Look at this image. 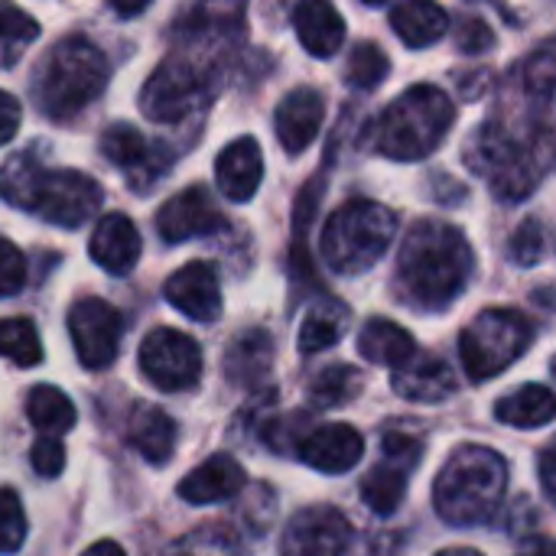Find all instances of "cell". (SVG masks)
Returning a JSON list of instances; mask_svg holds the SVG:
<instances>
[{
	"label": "cell",
	"mask_w": 556,
	"mask_h": 556,
	"mask_svg": "<svg viewBox=\"0 0 556 556\" xmlns=\"http://www.w3.org/2000/svg\"><path fill=\"white\" fill-rule=\"evenodd\" d=\"M518 556H556V541H531Z\"/></svg>",
	"instance_id": "43"
},
{
	"label": "cell",
	"mask_w": 556,
	"mask_h": 556,
	"mask_svg": "<svg viewBox=\"0 0 556 556\" xmlns=\"http://www.w3.org/2000/svg\"><path fill=\"white\" fill-rule=\"evenodd\" d=\"M352 547V528L332 505L303 508L283 531V556H345Z\"/></svg>",
	"instance_id": "13"
},
{
	"label": "cell",
	"mask_w": 556,
	"mask_h": 556,
	"mask_svg": "<svg viewBox=\"0 0 556 556\" xmlns=\"http://www.w3.org/2000/svg\"><path fill=\"white\" fill-rule=\"evenodd\" d=\"M108 85V59L85 36H65L42 59L33 94L46 117L68 121L81 114Z\"/></svg>",
	"instance_id": "5"
},
{
	"label": "cell",
	"mask_w": 556,
	"mask_h": 556,
	"mask_svg": "<svg viewBox=\"0 0 556 556\" xmlns=\"http://www.w3.org/2000/svg\"><path fill=\"white\" fill-rule=\"evenodd\" d=\"M127 443L153 466H163L176 453V420L153 404H134L127 417Z\"/></svg>",
	"instance_id": "22"
},
{
	"label": "cell",
	"mask_w": 556,
	"mask_h": 556,
	"mask_svg": "<svg viewBox=\"0 0 556 556\" xmlns=\"http://www.w3.org/2000/svg\"><path fill=\"white\" fill-rule=\"evenodd\" d=\"M0 195L59 228H78L98 215L104 192L101 186L78 169H49L29 153H16L0 169Z\"/></svg>",
	"instance_id": "1"
},
{
	"label": "cell",
	"mask_w": 556,
	"mask_h": 556,
	"mask_svg": "<svg viewBox=\"0 0 556 556\" xmlns=\"http://www.w3.org/2000/svg\"><path fill=\"white\" fill-rule=\"evenodd\" d=\"M222 228H225V215L215 208V199L208 195L205 186L182 189L156 215V231L166 244H182L189 238L215 235Z\"/></svg>",
	"instance_id": "14"
},
{
	"label": "cell",
	"mask_w": 556,
	"mask_h": 556,
	"mask_svg": "<svg viewBox=\"0 0 556 556\" xmlns=\"http://www.w3.org/2000/svg\"><path fill=\"white\" fill-rule=\"evenodd\" d=\"M525 88L531 94V101L556 108V55L554 52H541L525 65Z\"/></svg>",
	"instance_id": "35"
},
{
	"label": "cell",
	"mask_w": 556,
	"mask_h": 556,
	"mask_svg": "<svg viewBox=\"0 0 556 556\" xmlns=\"http://www.w3.org/2000/svg\"><path fill=\"white\" fill-rule=\"evenodd\" d=\"M29 463H33V469H36L39 479H59L62 469H65V450H62L59 440L42 437V440H36L33 450H29Z\"/></svg>",
	"instance_id": "39"
},
{
	"label": "cell",
	"mask_w": 556,
	"mask_h": 556,
	"mask_svg": "<svg viewBox=\"0 0 556 556\" xmlns=\"http://www.w3.org/2000/svg\"><path fill=\"white\" fill-rule=\"evenodd\" d=\"M381 450H384L381 466H375L362 479V498L375 515L388 518L404 502L407 479H410V472L417 469V463L424 456V443L417 437H407V433H388Z\"/></svg>",
	"instance_id": "11"
},
{
	"label": "cell",
	"mask_w": 556,
	"mask_h": 556,
	"mask_svg": "<svg viewBox=\"0 0 556 556\" xmlns=\"http://www.w3.org/2000/svg\"><path fill=\"white\" fill-rule=\"evenodd\" d=\"M215 179L231 202H248L264 179V156L257 140L254 137L231 140L215 160Z\"/></svg>",
	"instance_id": "20"
},
{
	"label": "cell",
	"mask_w": 556,
	"mask_h": 556,
	"mask_svg": "<svg viewBox=\"0 0 556 556\" xmlns=\"http://www.w3.org/2000/svg\"><path fill=\"white\" fill-rule=\"evenodd\" d=\"M20 121H23V108H20V101H16L10 91H3V88H0V147H3V143H10V140L16 137Z\"/></svg>",
	"instance_id": "41"
},
{
	"label": "cell",
	"mask_w": 556,
	"mask_h": 556,
	"mask_svg": "<svg viewBox=\"0 0 556 556\" xmlns=\"http://www.w3.org/2000/svg\"><path fill=\"white\" fill-rule=\"evenodd\" d=\"M508 489V466L498 453L485 446L456 450L433 485V505L446 525H482L489 521Z\"/></svg>",
	"instance_id": "4"
},
{
	"label": "cell",
	"mask_w": 556,
	"mask_h": 556,
	"mask_svg": "<svg viewBox=\"0 0 556 556\" xmlns=\"http://www.w3.org/2000/svg\"><path fill=\"white\" fill-rule=\"evenodd\" d=\"M401 287L427 309L453 303L472 277V248L446 222H417L401 244Z\"/></svg>",
	"instance_id": "2"
},
{
	"label": "cell",
	"mask_w": 556,
	"mask_h": 556,
	"mask_svg": "<svg viewBox=\"0 0 556 556\" xmlns=\"http://www.w3.org/2000/svg\"><path fill=\"white\" fill-rule=\"evenodd\" d=\"M0 358L20 368H36L42 362V342L29 319H0Z\"/></svg>",
	"instance_id": "33"
},
{
	"label": "cell",
	"mask_w": 556,
	"mask_h": 556,
	"mask_svg": "<svg viewBox=\"0 0 556 556\" xmlns=\"http://www.w3.org/2000/svg\"><path fill=\"white\" fill-rule=\"evenodd\" d=\"M391 26L410 49H424V46H433L446 36L450 16L437 3L410 0V3H401L391 10Z\"/></svg>",
	"instance_id": "26"
},
{
	"label": "cell",
	"mask_w": 556,
	"mask_h": 556,
	"mask_svg": "<svg viewBox=\"0 0 556 556\" xmlns=\"http://www.w3.org/2000/svg\"><path fill=\"white\" fill-rule=\"evenodd\" d=\"M140 371L160 391H189L202 378V352L186 332L160 326L140 345Z\"/></svg>",
	"instance_id": "9"
},
{
	"label": "cell",
	"mask_w": 556,
	"mask_h": 556,
	"mask_svg": "<svg viewBox=\"0 0 556 556\" xmlns=\"http://www.w3.org/2000/svg\"><path fill=\"white\" fill-rule=\"evenodd\" d=\"M391 72V62L384 55L381 46L375 42H358L349 55V68H345V81L358 91H371L384 81V75Z\"/></svg>",
	"instance_id": "34"
},
{
	"label": "cell",
	"mask_w": 556,
	"mask_h": 556,
	"mask_svg": "<svg viewBox=\"0 0 556 556\" xmlns=\"http://www.w3.org/2000/svg\"><path fill=\"white\" fill-rule=\"evenodd\" d=\"M323 117H326V101L316 88H296L290 91L280 104H277V114H274V124H277V137L283 143L287 153H303L319 127H323Z\"/></svg>",
	"instance_id": "18"
},
{
	"label": "cell",
	"mask_w": 556,
	"mask_h": 556,
	"mask_svg": "<svg viewBox=\"0 0 556 556\" xmlns=\"http://www.w3.org/2000/svg\"><path fill=\"white\" fill-rule=\"evenodd\" d=\"M437 556H482L479 551H469V547H453V551H443V554Z\"/></svg>",
	"instance_id": "46"
},
{
	"label": "cell",
	"mask_w": 556,
	"mask_h": 556,
	"mask_svg": "<svg viewBox=\"0 0 556 556\" xmlns=\"http://www.w3.org/2000/svg\"><path fill=\"white\" fill-rule=\"evenodd\" d=\"M358 352L371 365H388V368H404L417 355V342L407 329H401L391 319H368L362 336H358Z\"/></svg>",
	"instance_id": "24"
},
{
	"label": "cell",
	"mask_w": 556,
	"mask_h": 556,
	"mask_svg": "<svg viewBox=\"0 0 556 556\" xmlns=\"http://www.w3.org/2000/svg\"><path fill=\"white\" fill-rule=\"evenodd\" d=\"M349 326V309L336 300L316 306L313 313H306L303 326H300V352L303 355H316L329 345H336L342 339Z\"/></svg>",
	"instance_id": "29"
},
{
	"label": "cell",
	"mask_w": 556,
	"mask_h": 556,
	"mask_svg": "<svg viewBox=\"0 0 556 556\" xmlns=\"http://www.w3.org/2000/svg\"><path fill=\"white\" fill-rule=\"evenodd\" d=\"M111 10H114V13H121V16H134V13L147 10V3H137V7H121V3H114Z\"/></svg>",
	"instance_id": "45"
},
{
	"label": "cell",
	"mask_w": 556,
	"mask_h": 556,
	"mask_svg": "<svg viewBox=\"0 0 556 556\" xmlns=\"http://www.w3.org/2000/svg\"><path fill=\"white\" fill-rule=\"evenodd\" d=\"M244 469L238 466L235 456L228 453H215L208 456L202 466H195L182 482H179V498L189 505H215V502H228L244 489Z\"/></svg>",
	"instance_id": "19"
},
{
	"label": "cell",
	"mask_w": 556,
	"mask_h": 556,
	"mask_svg": "<svg viewBox=\"0 0 556 556\" xmlns=\"http://www.w3.org/2000/svg\"><path fill=\"white\" fill-rule=\"evenodd\" d=\"M391 388L414 404H440L456 391L450 365L437 355H414L404 368L391 375Z\"/></svg>",
	"instance_id": "21"
},
{
	"label": "cell",
	"mask_w": 556,
	"mask_h": 556,
	"mask_svg": "<svg viewBox=\"0 0 556 556\" xmlns=\"http://www.w3.org/2000/svg\"><path fill=\"white\" fill-rule=\"evenodd\" d=\"M23 283H26V257L13 241L0 238V300L16 296Z\"/></svg>",
	"instance_id": "38"
},
{
	"label": "cell",
	"mask_w": 556,
	"mask_h": 556,
	"mask_svg": "<svg viewBox=\"0 0 556 556\" xmlns=\"http://www.w3.org/2000/svg\"><path fill=\"white\" fill-rule=\"evenodd\" d=\"M456 108L437 85H414L394 98L368 127L365 147L388 160H424L450 134Z\"/></svg>",
	"instance_id": "3"
},
{
	"label": "cell",
	"mask_w": 556,
	"mask_h": 556,
	"mask_svg": "<svg viewBox=\"0 0 556 556\" xmlns=\"http://www.w3.org/2000/svg\"><path fill=\"white\" fill-rule=\"evenodd\" d=\"M81 556H127L114 541H98L94 547H88Z\"/></svg>",
	"instance_id": "44"
},
{
	"label": "cell",
	"mask_w": 556,
	"mask_h": 556,
	"mask_svg": "<svg viewBox=\"0 0 556 556\" xmlns=\"http://www.w3.org/2000/svg\"><path fill=\"white\" fill-rule=\"evenodd\" d=\"M163 296L169 306H176L179 313H186L195 323H215L222 316V290H218V277L215 267L205 261H192L186 267H179L166 287Z\"/></svg>",
	"instance_id": "15"
},
{
	"label": "cell",
	"mask_w": 556,
	"mask_h": 556,
	"mask_svg": "<svg viewBox=\"0 0 556 556\" xmlns=\"http://www.w3.org/2000/svg\"><path fill=\"white\" fill-rule=\"evenodd\" d=\"M466 166L492 182V192L498 199L518 202L525 199L538 179V153L531 147H521L502 124L489 121L466 140Z\"/></svg>",
	"instance_id": "7"
},
{
	"label": "cell",
	"mask_w": 556,
	"mask_h": 556,
	"mask_svg": "<svg viewBox=\"0 0 556 556\" xmlns=\"http://www.w3.org/2000/svg\"><path fill=\"white\" fill-rule=\"evenodd\" d=\"M153 150L147 143V137L134 127V124H111L104 134H101V153L108 156V163H114L117 169L130 173L134 179L147 182L150 176L156 179V169H153Z\"/></svg>",
	"instance_id": "25"
},
{
	"label": "cell",
	"mask_w": 556,
	"mask_h": 556,
	"mask_svg": "<svg viewBox=\"0 0 556 556\" xmlns=\"http://www.w3.org/2000/svg\"><path fill=\"white\" fill-rule=\"evenodd\" d=\"M26 414H29V424L42 433V437H52L59 440L62 433H68L78 420L75 414V404L52 384H36L29 388L26 394Z\"/></svg>",
	"instance_id": "28"
},
{
	"label": "cell",
	"mask_w": 556,
	"mask_h": 556,
	"mask_svg": "<svg viewBox=\"0 0 556 556\" xmlns=\"http://www.w3.org/2000/svg\"><path fill=\"white\" fill-rule=\"evenodd\" d=\"M541 482H544V492L551 495V502H556V443L541 456Z\"/></svg>",
	"instance_id": "42"
},
{
	"label": "cell",
	"mask_w": 556,
	"mask_h": 556,
	"mask_svg": "<svg viewBox=\"0 0 556 556\" xmlns=\"http://www.w3.org/2000/svg\"><path fill=\"white\" fill-rule=\"evenodd\" d=\"M551 371H554V378H556V358H554V362H551Z\"/></svg>",
	"instance_id": "47"
},
{
	"label": "cell",
	"mask_w": 556,
	"mask_h": 556,
	"mask_svg": "<svg viewBox=\"0 0 556 556\" xmlns=\"http://www.w3.org/2000/svg\"><path fill=\"white\" fill-rule=\"evenodd\" d=\"M202 101V78L186 59H163L140 91V111L150 121L176 124Z\"/></svg>",
	"instance_id": "12"
},
{
	"label": "cell",
	"mask_w": 556,
	"mask_h": 556,
	"mask_svg": "<svg viewBox=\"0 0 556 556\" xmlns=\"http://www.w3.org/2000/svg\"><path fill=\"white\" fill-rule=\"evenodd\" d=\"M365 384V375L352 365H329L326 371H319L309 384V397L319 407H339L352 397H358Z\"/></svg>",
	"instance_id": "32"
},
{
	"label": "cell",
	"mask_w": 556,
	"mask_h": 556,
	"mask_svg": "<svg viewBox=\"0 0 556 556\" xmlns=\"http://www.w3.org/2000/svg\"><path fill=\"white\" fill-rule=\"evenodd\" d=\"M508 251H511L515 264H521V267L538 264V261H541V254H544V228H541V222H538V218L521 222V225H518V231L511 235Z\"/></svg>",
	"instance_id": "37"
},
{
	"label": "cell",
	"mask_w": 556,
	"mask_h": 556,
	"mask_svg": "<svg viewBox=\"0 0 556 556\" xmlns=\"http://www.w3.org/2000/svg\"><path fill=\"white\" fill-rule=\"evenodd\" d=\"M39 39V23L13 3H0V68L20 62L23 49Z\"/></svg>",
	"instance_id": "31"
},
{
	"label": "cell",
	"mask_w": 556,
	"mask_h": 556,
	"mask_svg": "<svg viewBox=\"0 0 556 556\" xmlns=\"http://www.w3.org/2000/svg\"><path fill=\"white\" fill-rule=\"evenodd\" d=\"M293 26L303 42V49L316 59H329L345 42V23L336 7L323 0H306L293 10Z\"/></svg>",
	"instance_id": "23"
},
{
	"label": "cell",
	"mask_w": 556,
	"mask_h": 556,
	"mask_svg": "<svg viewBox=\"0 0 556 556\" xmlns=\"http://www.w3.org/2000/svg\"><path fill=\"white\" fill-rule=\"evenodd\" d=\"M534 329L515 309H485L459 336V358L472 381H489L511 368L531 345Z\"/></svg>",
	"instance_id": "8"
},
{
	"label": "cell",
	"mask_w": 556,
	"mask_h": 556,
	"mask_svg": "<svg viewBox=\"0 0 556 556\" xmlns=\"http://www.w3.org/2000/svg\"><path fill=\"white\" fill-rule=\"evenodd\" d=\"M296 456L316 472L342 476V472L355 469L358 459L365 456V440L349 424H329V427H319L309 437H303Z\"/></svg>",
	"instance_id": "16"
},
{
	"label": "cell",
	"mask_w": 556,
	"mask_h": 556,
	"mask_svg": "<svg viewBox=\"0 0 556 556\" xmlns=\"http://www.w3.org/2000/svg\"><path fill=\"white\" fill-rule=\"evenodd\" d=\"M68 332H72V345H75L78 362L88 371H101V368L114 365V358L121 352L124 319L108 300L81 296L68 309Z\"/></svg>",
	"instance_id": "10"
},
{
	"label": "cell",
	"mask_w": 556,
	"mask_h": 556,
	"mask_svg": "<svg viewBox=\"0 0 556 556\" xmlns=\"http://www.w3.org/2000/svg\"><path fill=\"white\" fill-rule=\"evenodd\" d=\"M456 46L466 52V55H479V52H489L495 46V33L485 20H463L459 29H456Z\"/></svg>",
	"instance_id": "40"
},
{
	"label": "cell",
	"mask_w": 556,
	"mask_h": 556,
	"mask_svg": "<svg viewBox=\"0 0 556 556\" xmlns=\"http://www.w3.org/2000/svg\"><path fill=\"white\" fill-rule=\"evenodd\" d=\"M397 235V218L388 205L371 199H352L336 208L323 225L319 251L336 274H365L391 248Z\"/></svg>",
	"instance_id": "6"
},
{
	"label": "cell",
	"mask_w": 556,
	"mask_h": 556,
	"mask_svg": "<svg viewBox=\"0 0 556 556\" xmlns=\"http://www.w3.org/2000/svg\"><path fill=\"white\" fill-rule=\"evenodd\" d=\"M270 358H274L270 339L264 332H248L231 345V352L225 358L228 378L238 381V384H254L270 371Z\"/></svg>",
	"instance_id": "30"
},
{
	"label": "cell",
	"mask_w": 556,
	"mask_h": 556,
	"mask_svg": "<svg viewBox=\"0 0 556 556\" xmlns=\"http://www.w3.org/2000/svg\"><path fill=\"white\" fill-rule=\"evenodd\" d=\"M140 251H143V244H140L137 225L127 215H121V212L101 215V222L94 225L91 241H88V254L101 270L124 277L137 267Z\"/></svg>",
	"instance_id": "17"
},
{
	"label": "cell",
	"mask_w": 556,
	"mask_h": 556,
	"mask_svg": "<svg viewBox=\"0 0 556 556\" xmlns=\"http://www.w3.org/2000/svg\"><path fill=\"white\" fill-rule=\"evenodd\" d=\"M495 417L508 427H518V430L547 427L556 417V394L547 391L544 384L518 388L515 394H508L495 404Z\"/></svg>",
	"instance_id": "27"
},
{
	"label": "cell",
	"mask_w": 556,
	"mask_h": 556,
	"mask_svg": "<svg viewBox=\"0 0 556 556\" xmlns=\"http://www.w3.org/2000/svg\"><path fill=\"white\" fill-rule=\"evenodd\" d=\"M26 541V515L13 489H0V556L16 554Z\"/></svg>",
	"instance_id": "36"
}]
</instances>
